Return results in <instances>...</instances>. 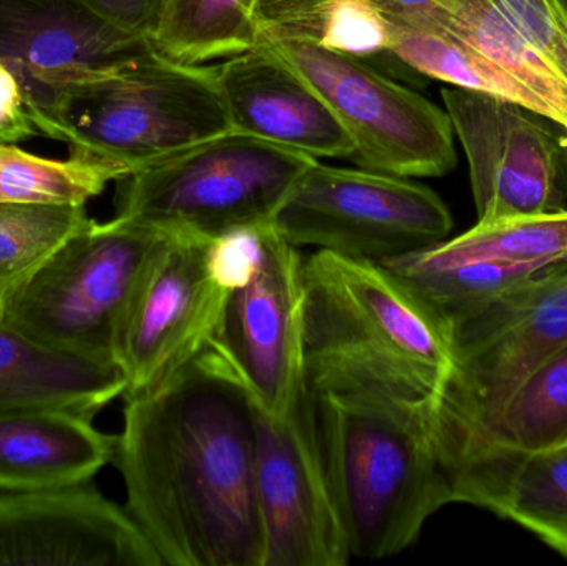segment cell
I'll return each instance as SVG.
<instances>
[{
  "instance_id": "8",
  "label": "cell",
  "mask_w": 567,
  "mask_h": 566,
  "mask_svg": "<svg viewBox=\"0 0 567 566\" xmlns=\"http://www.w3.org/2000/svg\"><path fill=\"white\" fill-rule=\"evenodd\" d=\"M329 106L353 145L360 168L403 178L455 169V132L446 110L359 56L310 40L261 37Z\"/></svg>"
},
{
  "instance_id": "33",
  "label": "cell",
  "mask_w": 567,
  "mask_h": 566,
  "mask_svg": "<svg viewBox=\"0 0 567 566\" xmlns=\"http://www.w3.org/2000/svg\"><path fill=\"white\" fill-rule=\"evenodd\" d=\"M561 259H563V263H565V265H567V249L565 253H563Z\"/></svg>"
},
{
  "instance_id": "24",
  "label": "cell",
  "mask_w": 567,
  "mask_h": 566,
  "mask_svg": "<svg viewBox=\"0 0 567 566\" xmlns=\"http://www.w3.org/2000/svg\"><path fill=\"white\" fill-rule=\"evenodd\" d=\"M130 175L118 163L69 150L53 159L0 143V203L85 206L112 182Z\"/></svg>"
},
{
  "instance_id": "7",
  "label": "cell",
  "mask_w": 567,
  "mask_h": 566,
  "mask_svg": "<svg viewBox=\"0 0 567 566\" xmlns=\"http://www.w3.org/2000/svg\"><path fill=\"white\" fill-rule=\"evenodd\" d=\"M449 329L453 371L435 411L442 454L485 435L519 384L567 346V266L559 258Z\"/></svg>"
},
{
  "instance_id": "16",
  "label": "cell",
  "mask_w": 567,
  "mask_h": 566,
  "mask_svg": "<svg viewBox=\"0 0 567 566\" xmlns=\"http://www.w3.org/2000/svg\"><path fill=\"white\" fill-rule=\"evenodd\" d=\"M409 27L443 30L475 47L567 128V0H435Z\"/></svg>"
},
{
  "instance_id": "18",
  "label": "cell",
  "mask_w": 567,
  "mask_h": 566,
  "mask_svg": "<svg viewBox=\"0 0 567 566\" xmlns=\"http://www.w3.org/2000/svg\"><path fill=\"white\" fill-rule=\"evenodd\" d=\"M455 504L513 522L567 560V445L522 452L492 442L446 455Z\"/></svg>"
},
{
  "instance_id": "29",
  "label": "cell",
  "mask_w": 567,
  "mask_h": 566,
  "mask_svg": "<svg viewBox=\"0 0 567 566\" xmlns=\"http://www.w3.org/2000/svg\"><path fill=\"white\" fill-rule=\"evenodd\" d=\"M83 2L116 29L148 42L155 39L166 9V0H83Z\"/></svg>"
},
{
  "instance_id": "3",
  "label": "cell",
  "mask_w": 567,
  "mask_h": 566,
  "mask_svg": "<svg viewBox=\"0 0 567 566\" xmlns=\"http://www.w3.org/2000/svg\"><path fill=\"white\" fill-rule=\"evenodd\" d=\"M313 398L350 557L380 560L406 550L433 514L455 504L436 439V402L375 392Z\"/></svg>"
},
{
  "instance_id": "15",
  "label": "cell",
  "mask_w": 567,
  "mask_h": 566,
  "mask_svg": "<svg viewBox=\"0 0 567 566\" xmlns=\"http://www.w3.org/2000/svg\"><path fill=\"white\" fill-rule=\"evenodd\" d=\"M163 566L126 508L86 484L0 492V566Z\"/></svg>"
},
{
  "instance_id": "11",
  "label": "cell",
  "mask_w": 567,
  "mask_h": 566,
  "mask_svg": "<svg viewBox=\"0 0 567 566\" xmlns=\"http://www.w3.org/2000/svg\"><path fill=\"white\" fill-rule=\"evenodd\" d=\"M299 248L275 223L259 231L248 271L229 289L212 344L235 369L256 404L289 414L309 391L303 366V285Z\"/></svg>"
},
{
  "instance_id": "26",
  "label": "cell",
  "mask_w": 567,
  "mask_h": 566,
  "mask_svg": "<svg viewBox=\"0 0 567 566\" xmlns=\"http://www.w3.org/2000/svg\"><path fill=\"white\" fill-rule=\"evenodd\" d=\"M567 249V209L546 215L478 222L472 229L446 238L425 251L432 258L458 261L546 263Z\"/></svg>"
},
{
  "instance_id": "2",
  "label": "cell",
  "mask_w": 567,
  "mask_h": 566,
  "mask_svg": "<svg viewBox=\"0 0 567 566\" xmlns=\"http://www.w3.org/2000/svg\"><path fill=\"white\" fill-rule=\"evenodd\" d=\"M303 366L313 394L439 402L453 371L449 326L382 263L303 259Z\"/></svg>"
},
{
  "instance_id": "28",
  "label": "cell",
  "mask_w": 567,
  "mask_h": 566,
  "mask_svg": "<svg viewBox=\"0 0 567 566\" xmlns=\"http://www.w3.org/2000/svg\"><path fill=\"white\" fill-rule=\"evenodd\" d=\"M261 37L310 40L367 60L389 55L390 22L370 0H320L282 22L262 27Z\"/></svg>"
},
{
  "instance_id": "5",
  "label": "cell",
  "mask_w": 567,
  "mask_h": 566,
  "mask_svg": "<svg viewBox=\"0 0 567 566\" xmlns=\"http://www.w3.org/2000/svg\"><path fill=\"white\" fill-rule=\"evenodd\" d=\"M231 130L215 66L153 49L116 75L73 90L56 113L53 140L132 175Z\"/></svg>"
},
{
  "instance_id": "4",
  "label": "cell",
  "mask_w": 567,
  "mask_h": 566,
  "mask_svg": "<svg viewBox=\"0 0 567 566\" xmlns=\"http://www.w3.org/2000/svg\"><path fill=\"white\" fill-rule=\"evenodd\" d=\"M316 162L231 130L120 179L116 216L163 233L221 238L272 223Z\"/></svg>"
},
{
  "instance_id": "17",
  "label": "cell",
  "mask_w": 567,
  "mask_h": 566,
  "mask_svg": "<svg viewBox=\"0 0 567 566\" xmlns=\"http://www.w3.org/2000/svg\"><path fill=\"white\" fill-rule=\"evenodd\" d=\"M216 82L236 132L312 158H352L353 145L319 93L268 45L215 65Z\"/></svg>"
},
{
  "instance_id": "14",
  "label": "cell",
  "mask_w": 567,
  "mask_h": 566,
  "mask_svg": "<svg viewBox=\"0 0 567 566\" xmlns=\"http://www.w3.org/2000/svg\"><path fill=\"white\" fill-rule=\"evenodd\" d=\"M453 132L468 159L478 222L567 209L558 125L516 103L442 89Z\"/></svg>"
},
{
  "instance_id": "32",
  "label": "cell",
  "mask_w": 567,
  "mask_h": 566,
  "mask_svg": "<svg viewBox=\"0 0 567 566\" xmlns=\"http://www.w3.org/2000/svg\"><path fill=\"white\" fill-rule=\"evenodd\" d=\"M559 162H561L563 179H565L567 195V128L558 126Z\"/></svg>"
},
{
  "instance_id": "13",
  "label": "cell",
  "mask_w": 567,
  "mask_h": 566,
  "mask_svg": "<svg viewBox=\"0 0 567 566\" xmlns=\"http://www.w3.org/2000/svg\"><path fill=\"white\" fill-rule=\"evenodd\" d=\"M256 431L265 566L349 564L352 557L323 464L310 388L282 418L258 405Z\"/></svg>"
},
{
  "instance_id": "22",
  "label": "cell",
  "mask_w": 567,
  "mask_h": 566,
  "mask_svg": "<svg viewBox=\"0 0 567 566\" xmlns=\"http://www.w3.org/2000/svg\"><path fill=\"white\" fill-rule=\"evenodd\" d=\"M558 259L528 265L476 259L446 261L432 258L425 249H420L382 265L419 292L420 298L425 299L450 326L503 292L548 271Z\"/></svg>"
},
{
  "instance_id": "20",
  "label": "cell",
  "mask_w": 567,
  "mask_h": 566,
  "mask_svg": "<svg viewBox=\"0 0 567 566\" xmlns=\"http://www.w3.org/2000/svg\"><path fill=\"white\" fill-rule=\"evenodd\" d=\"M125 392L115 359L60 351L0 322V414L60 409L93 419Z\"/></svg>"
},
{
  "instance_id": "6",
  "label": "cell",
  "mask_w": 567,
  "mask_h": 566,
  "mask_svg": "<svg viewBox=\"0 0 567 566\" xmlns=\"http://www.w3.org/2000/svg\"><path fill=\"white\" fill-rule=\"evenodd\" d=\"M165 233L90 219L0 305V322L60 351L115 359L120 326Z\"/></svg>"
},
{
  "instance_id": "31",
  "label": "cell",
  "mask_w": 567,
  "mask_h": 566,
  "mask_svg": "<svg viewBox=\"0 0 567 566\" xmlns=\"http://www.w3.org/2000/svg\"><path fill=\"white\" fill-rule=\"evenodd\" d=\"M320 0H261L259 17H261V29L272 23L282 22L309 7L316 6Z\"/></svg>"
},
{
  "instance_id": "1",
  "label": "cell",
  "mask_w": 567,
  "mask_h": 566,
  "mask_svg": "<svg viewBox=\"0 0 567 566\" xmlns=\"http://www.w3.org/2000/svg\"><path fill=\"white\" fill-rule=\"evenodd\" d=\"M125 402L113 461L162 564L265 566L258 405L231 364L209 342Z\"/></svg>"
},
{
  "instance_id": "9",
  "label": "cell",
  "mask_w": 567,
  "mask_h": 566,
  "mask_svg": "<svg viewBox=\"0 0 567 566\" xmlns=\"http://www.w3.org/2000/svg\"><path fill=\"white\" fill-rule=\"evenodd\" d=\"M290 243L386 263L449 238L452 213L429 186L403 176L337 168L317 159L276 213Z\"/></svg>"
},
{
  "instance_id": "12",
  "label": "cell",
  "mask_w": 567,
  "mask_h": 566,
  "mask_svg": "<svg viewBox=\"0 0 567 566\" xmlns=\"http://www.w3.org/2000/svg\"><path fill=\"white\" fill-rule=\"evenodd\" d=\"M83 0H0V63L16 76L39 133L53 140L66 96L152 52Z\"/></svg>"
},
{
  "instance_id": "30",
  "label": "cell",
  "mask_w": 567,
  "mask_h": 566,
  "mask_svg": "<svg viewBox=\"0 0 567 566\" xmlns=\"http://www.w3.org/2000/svg\"><path fill=\"white\" fill-rule=\"evenodd\" d=\"M37 133L16 76L0 63V143L23 142Z\"/></svg>"
},
{
  "instance_id": "19",
  "label": "cell",
  "mask_w": 567,
  "mask_h": 566,
  "mask_svg": "<svg viewBox=\"0 0 567 566\" xmlns=\"http://www.w3.org/2000/svg\"><path fill=\"white\" fill-rule=\"evenodd\" d=\"M115 435L60 409L0 414V492L47 491L92 481L115 459Z\"/></svg>"
},
{
  "instance_id": "23",
  "label": "cell",
  "mask_w": 567,
  "mask_h": 566,
  "mask_svg": "<svg viewBox=\"0 0 567 566\" xmlns=\"http://www.w3.org/2000/svg\"><path fill=\"white\" fill-rule=\"evenodd\" d=\"M261 0H166L156 52L176 62L206 65L258 45Z\"/></svg>"
},
{
  "instance_id": "27",
  "label": "cell",
  "mask_w": 567,
  "mask_h": 566,
  "mask_svg": "<svg viewBox=\"0 0 567 566\" xmlns=\"http://www.w3.org/2000/svg\"><path fill=\"white\" fill-rule=\"evenodd\" d=\"M89 222L85 206L0 203V305Z\"/></svg>"
},
{
  "instance_id": "21",
  "label": "cell",
  "mask_w": 567,
  "mask_h": 566,
  "mask_svg": "<svg viewBox=\"0 0 567 566\" xmlns=\"http://www.w3.org/2000/svg\"><path fill=\"white\" fill-rule=\"evenodd\" d=\"M389 55L426 79L496 96L549 120L548 106L536 93L452 33L390 22Z\"/></svg>"
},
{
  "instance_id": "25",
  "label": "cell",
  "mask_w": 567,
  "mask_h": 566,
  "mask_svg": "<svg viewBox=\"0 0 567 566\" xmlns=\"http://www.w3.org/2000/svg\"><path fill=\"white\" fill-rule=\"evenodd\" d=\"M478 442L522 452H545L567 445V346L545 359L519 384L485 435L449 449L443 459Z\"/></svg>"
},
{
  "instance_id": "10",
  "label": "cell",
  "mask_w": 567,
  "mask_h": 566,
  "mask_svg": "<svg viewBox=\"0 0 567 566\" xmlns=\"http://www.w3.org/2000/svg\"><path fill=\"white\" fill-rule=\"evenodd\" d=\"M233 286L219 238L165 233L120 326L123 398L162 384L213 341Z\"/></svg>"
}]
</instances>
